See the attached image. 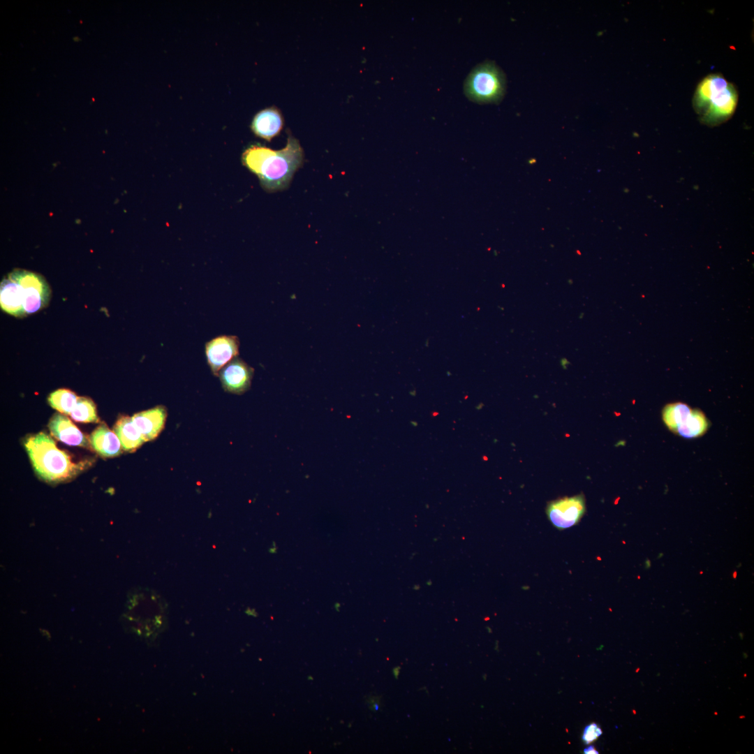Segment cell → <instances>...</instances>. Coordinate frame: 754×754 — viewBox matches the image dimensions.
I'll return each mask as SVG.
<instances>
[{"mask_svg":"<svg viewBox=\"0 0 754 754\" xmlns=\"http://www.w3.org/2000/svg\"><path fill=\"white\" fill-rule=\"evenodd\" d=\"M584 511L585 502L582 495L554 501L547 508L549 521L561 530L575 525L582 517Z\"/></svg>","mask_w":754,"mask_h":754,"instance_id":"obj_6","label":"cell"},{"mask_svg":"<svg viewBox=\"0 0 754 754\" xmlns=\"http://www.w3.org/2000/svg\"><path fill=\"white\" fill-rule=\"evenodd\" d=\"M24 447L36 474L45 481H65L84 468L83 464L72 462L69 456L43 432L27 437Z\"/></svg>","mask_w":754,"mask_h":754,"instance_id":"obj_3","label":"cell"},{"mask_svg":"<svg viewBox=\"0 0 754 754\" xmlns=\"http://www.w3.org/2000/svg\"><path fill=\"white\" fill-rule=\"evenodd\" d=\"M243 165L259 179L267 192L288 188L295 172L303 165L304 151L297 139L288 135L286 146L280 150L251 145L242 154Z\"/></svg>","mask_w":754,"mask_h":754,"instance_id":"obj_1","label":"cell"},{"mask_svg":"<svg viewBox=\"0 0 754 754\" xmlns=\"http://www.w3.org/2000/svg\"><path fill=\"white\" fill-rule=\"evenodd\" d=\"M283 126V117L279 110L273 107L258 112L251 124L252 132L267 141H271L278 135Z\"/></svg>","mask_w":754,"mask_h":754,"instance_id":"obj_11","label":"cell"},{"mask_svg":"<svg viewBox=\"0 0 754 754\" xmlns=\"http://www.w3.org/2000/svg\"><path fill=\"white\" fill-rule=\"evenodd\" d=\"M90 443L92 448L103 457H113L121 454V445L117 434L101 424L91 434Z\"/></svg>","mask_w":754,"mask_h":754,"instance_id":"obj_13","label":"cell"},{"mask_svg":"<svg viewBox=\"0 0 754 754\" xmlns=\"http://www.w3.org/2000/svg\"><path fill=\"white\" fill-rule=\"evenodd\" d=\"M399 670H400V667H394V668L393 669V674H394V675L395 678H397V677H398V675H399Z\"/></svg>","mask_w":754,"mask_h":754,"instance_id":"obj_22","label":"cell"},{"mask_svg":"<svg viewBox=\"0 0 754 754\" xmlns=\"http://www.w3.org/2000/svg\"><path fill=\"white\" fill-rule=\"evenodd\" d=\"M506 88L503 71L491 61H485L470 72L464 84V91L471 101L480 104L497 103Z\"/></svg>","mask_w":754,"mask_h":754,"instance_id":"obj_4","label":"cell"},{"mask_svg":"<svg viewBox=\"0 0 754 754\" xmlns=\"http://www.w3.org/2000/svg\"><path fill=\"white\" fill-rule=\"evenodd\" d=\"M76 394L67 389H59L52 392L49 397L50 406L59 412L71 415L77 400Z\"/></svg>","mask_w":754,"mask_h":754,"instance_id":"obj_17","label":"cell"},{"mask_svg":"<svg viewBox=\"0 0 754 754\" xmlns=\"http://www.w3.org/2000/svg\"><path fill=\"white\" fill-rule=\"evenodd\" d=\"M737 103L736 88L718 73L704 77L697 86L693 98V108L700 121L712 126L728 120Z\"/></svg>","mask_w":754,"mask_h":754,"instance_id":"obj_2","label":"cell"},{"mask_svg":"<svg viewBox=\"0 0 754 754\" xmlns=\"http://www.w3.org/2000/svg\"><path fill=\"white\" fill-rule=\"evenodd\" d=\"M708 426L704 413L699 409H693L689 417L674 433L686 438H694L704 434Z\"/></svg>","mask_w":754,"mask_h":754,"instance_id":"obj_15","label":"cell"},{"mask_svg":"<svg viewBox=\"0 0 754 754\" xmlns=\"http://www.w3.org/2000/svg\"><path fill=\"white\" fill-rule=\"evenodd\" d=\"M308 678H309V680H313V677H308Z\"/></svg>","mask_w":754,"mask_h":754,"instance_id":"obj_24","label":"cell"},{"mask_svg":"<svg viewBox=\"0 0 754 754\" xmlns=\"http://www.w3.org/2000/svg\"><path fill=\"white\" fill-rule=\"evenodd\" d=\"M253 373L251 367L237 357L226 364L218 376L225 391L242 394L250 389Z\"/></svg>","mask_w":754,"mask_h":754,"instance_id":"obj_8","label":"cell"},{"mask_svg":"<svg viewBox=\"0 0 754 754\" xmlns=\"http://www.w3.org/2000/svg\"><path fill=\"white\" fill-rule=\"evenodd\" d=\"M167 412L164 406H158L133 415L132 420L145 442L158 436L164 427Z\"/></svg>","mask_w":754,"mask_h":754,"instance_id":"obj_10","label":"cell"},{"mask_svg":"<svg viewBox=\"0 0 754 754\" xmlns=\"http://www.w3.org/2000/svg\"><path fill=\"white\" fill-rule=\"evenodd\" d=\"M369 709L378 711L381 708V700L379 696H369L366 700Z\"/></svg>","mask_w":754,"mask_h":754,"instance_id":"obj_20","label":"cell"},{"mask_svg":"<svg viewBox=\"0 0 754 754\" xmlns=\"http://www.w3.org/2000/svg\"><path fill=\"white\" fill-rule=\"evenodd\" d=\"M339 607H340V604H339V603H336V604L334 605V608H336V609H337V611H339Z\"/></svg>","mask_w":754,"mask_h":754,"instance_id":"obj_23","label":"cell"},{"mask_svg":"<svg viewBox=\"0 0 754 754\" xmlns=\"http://www.w3.org/2000/svg\"><path fill=\"white\" fill-rule=\"evenodd\" d=\"M12 274L22 286L26 315L41 310L48 304L51 289L45 279L38 273L16 269Z\"/></svg>","mask_w":754,"mask_h":754,"instance_id":"obj_5","label":"cell"},{"mask_svg":"<svg viewBox=\"0 0 754 754\" xmlns=\"http://www.w3.org/2000/svg\"><path fill=\"white\" fill-rule=\"evenodd\" d=\"M584 753L585 754H598V751L594 748L593 745L588 746L584 749Z\"/></svg>","mask_w":754,"mask_h":754,"instance_id":"obj_21","label":"cell"},{"mask_svg":"<svg viewBox=\"0 0 754 754\" xmlns=\"http://www.w3.org/2000/svg\"><path fill=\"white\" fill-rule=\"evenodd\" d=\"M693 409L683 402H674L667 404L663 409L662 417L667 428L675 432L689 417Z\"/></svg>","mask_w":754,"mask_h":754,"instance_id":"obj_16","label":"cell"},{"mask_svg":"<svg viewBox=\"0 0 754 754\" xmlns=\"http://www.w3.org/2000/svg\"><path fill=\"white\" fill-rule=\"evenodd\" d=\"M22 286L10 272L1 282L0 305L6 313L16 317L26 316Z\"/></svg>","mask_w":754,"mask_h":754,"instance_id":"obj_9","label":"cell"},{"mask_svg":"<svg viewBox=\"0 0 754 754\" xmlns=\"http://www.w3.org/2000/svg\"><path fill=\"white\" fill-rule=\"evenodd\" d=\"M70 415L77 422H96L98 420L95 404L91 399L87 397H77V402Z\"/></svg>","mask_w":754,"mask_h":754,"instance_id":"obj_18","label":"cell"},{"mask_svg":"<svg viewBox=\"0 0 754 754\" xmlns=\"http://www.w3.org/2000/svg\"><path fill=\"white\" fill-rule=\"evenodd\" d=\"M114 432L119 438L122 449L127 452H134L145 442L132 417L128 416H121L117 421Z\"/></svg>","mask_w":754,"mask_h":754,"instance_id":"obj_14","label":"cell"},{"mask_svg":"<svg viewBox=\"0 0 754 754\" xmlns=\"http://www.w3.org/2000/svg\"><path fill=\"white\" fill-rule=\"evenodd\" d=\"M239 340L235 335H219L205 345L207 361L212 374L219 371L239 355Z\"/></svg>","mask_w":754,"mask_h":754,"instance_id":"obj_7","label":"cell"},{"mask_svg":"<svg viewBox=\"0 0 754 754\" xmlns=\"http://www.w3.org/2000/svg\"><path fill=\"white\" fill-rule=\"evenodd\" d=\"M603 733L600 727L595 723L587 725L584 729L582 741L586 744H589L596 740Z\"/></svg>","mask_w":754,"mask_h":754,"instance_id":"obj_19","label":"cell"},{"mask_svg":"<svg viewBox=\"0 0 754 754\" xmlns=\"http://www.w3.org/2000/svg\"><path fill=\"white\" fill-rule=\"evenodd\" d=\"M48 428L54 437L68 445H88L84 434L64 415L55 414L50 420Z\"/></svg>","mask_w":754,"mask_h":754,"instance_id":"obj_12","label":"cell"}]
</instances>
